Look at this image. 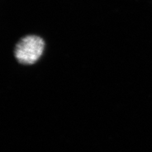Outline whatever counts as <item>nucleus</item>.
I'll return each mask as SVG.
<instances>
[{
	"mask_svg": "<svg viewBox=\"0 0 152 152\" xmlns=\"http://www.w3.org/2000/svg\"><path fill=\"white\" fill-rule=\"evenodd\" d=\"M45 42L37 35H27L22 37L14 50L15 58L23 65L35 64L43 53Z\"/></svg>",
	"mask_w": 152,
	"mask_h": 152,
	"instance_id": "nucleus-1",
	"label": "nucleus"
}]
</instances>
